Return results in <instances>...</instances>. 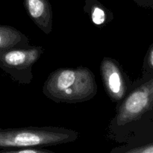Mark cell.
Wrapping results in <instances>:
<instances>
[{
    "label": "cell",
    "instance_id": "obj_1",
    "mask_svg": "<svg viewBox=\"0 0 153 153\" xmlns=\"http://www.w3.org/2000/svg\"><path fill=\"white\" fill-rule=\"evenodd\" d=\"M43 92L56 102H82L95 97L97 85L94 73L87 67L60 68L49 75Z\"/></svg>",
    "mask_w": 153,
    "mask_h": 153
},
{
    "label": "cell",
    "instance_id": "obj_2",
    "mask_svg": "<svg viewBox=\"0 0 153 153\" xmlns=\"http://www.w3.org/2000/svg\"><path fill=\"white\" fill-rule=\"evenodd\" d=\"M78 137L76 131L58 127L0 128V149L55 146L73 142Z\"/></svg>",
    "mask_w": 153,
    "mask_h": 153
},
{
    "label": "cell",
    "instance_id": "obj_3",
    "mask_svg": "<svg viewBox=\"0 0 153 153\" xmlns=\"http://www.w3.org/2000/svg\"><path fill=\"white\" fill-rule=\"evenodd\" d=\"M43 53L41 46L12 48L0 51V68L19 83L29 84L32 67Z\"/></svg>",
    "mask_w": 153,
    "mask_h": 153
},
{
    "label": "cell",
    "instance_id": "obj_4",
    "mask_svg": "<svg viewBox=\"0 0 153 153\" xmlns=\"http://www.w3.org/2000/svg\"><path fill=\"white\" fill-rule=\"evenodd\" d=\"M127 96L117 114V123L124 126L143 117H153V75Z\"/></svg>",
    "mask_w": 153,
    "mask_h": 153
},
{
    "label": "cell",
    "instance_id": "obj_5",
    "mask_svg": "<svg viewBox=\"0 0 153 153\" xmlns=\"http://www.w3.org/2000/svg\"><path fill=\"white\" fill-rule=\"evenodd\" d=\"M100 71L108 95L112 101H121L126 94L127 85L117 63L111 58H105L101 63Z\"/></svg>",
    "mask_w": 153,
    "mask_h": 153
},
{
    "label": "cell",
    "instance_id": "obj_6",
    "mask_svg": "<svg viewBox=\"0 0 153 153\" xmlns=\"http://www.w3.org/2000/svg\"><path fill=\"white\" fill-rule=\"evenodd\" d=\"M25 10L31 20L46 34L52 31L53 13L49 0H23Z\"/></svg>",
    "mask_w": 153,
    "mask_h": 153
},
{
    "label": "cell",
    "instance_id": "obj_7",
    "mask_svg": "<svg viewBox=\"0 0 153 153\" xmlns=\"http://www.w3.org/2000/svg\"><path fill=\"white\" fill-rule=\"evenodd\" d=\"M28 46L29 40L21 31L13 27L0 25V51Z\"/></svg>",
    "mask_w": 153,
    "mask_h": 153
},
{
    "label": "cell",
    "instance_id": "obj_8",
    "mask_svg": "<svg viewBox=\"0 0 153 153\" xmlns=\"http://www.w3.org/2000/svg\"><path fill=\"white\" fill-rule=\"evenodd\" d=\"M86 5L89 8L93 22L97 25H101L106 22V9L97 0H86Z\"/></svg>",
    "mask_w": 153,
    "mask_h": 153
},
{
    "label": "cell",
    "instance_id": "obj_9",
    "mask_svg": "<svg viewBox=\"0 0 153 153\" xmlns=\"http://www.w3.org/2000/svg\"><path fill=\"white\" fill-rule=\"evenodd\" d=\"M1 152L8 153H52L50 150L40 149V147H35V146L19 148V149H10V150H1Z\"/></svg>",
    "mask_w": 153,
    "mask_h": 153
},
{
    "label": "cell",
    "instance_id": "obj_10",
    "mask_svg": "<svg viewBox=\"0 0 153 153\" xmlns=\"http://www.w3.org/2000/svg\"><path fill=\"white\" fill-rule=\"evenodd\" d=\"M146 64L149 76H152L153 75V43L148 50L146 57Z\"/></svg>",
    "mask_w": 153,
    "mask_h": 153
},
{
    "label": "cell",
    "instance_id": "obj_11",
    "mask_svg": "<svg viewBox=\"0 0 153 153\" xmlns=\"http://www.w3.org/2000/svg\"><path fill=\"white\" fill-rule=\"evenodd\" d=\"M147 4H149L153 7V0H147Z\"/></svg>",
    "mask_w": 153,
    "mask_h": 153
},
{
    "label": "cell",
    "instance_id": "obj_12",
    "mask_svg": "<svg viewBox=\"0 0 153 153\" xmlns=\"http://www.w3.org/2000/svg\"><path fill=\"white\" fill-rule=\"evenodd\" d=\"M137 1H146L147 3V0H137Z\"/></svg>",
    "mask_w": 153,
    "mask_h": 153
}]
</instances>
